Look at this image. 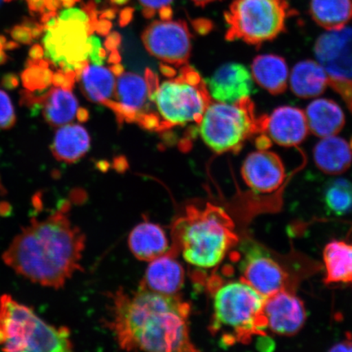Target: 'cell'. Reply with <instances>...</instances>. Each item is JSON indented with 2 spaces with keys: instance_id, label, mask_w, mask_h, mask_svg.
<instances>
[{
  "instance_id": "1",
  "label": "cell",
  "mask_w": 352,
  "mask_h": 352,
  "mask_svg": "<svg viewBox=\"0 0 352 352\" xmlns=\"http://www.w3.org/2000/svg\"><path fill=\"white\" fill-rule=\"evenodd\" d=\"M107 325L120 349L154 352L196 351L190 337L191 306L179 294L167 296L140 285L111 294Z\"/></svg>"
},
{
  "instance_id": "2",
  "label": "cell",
  "mask_w": 352,
  "mask_h": 352,
  "mask_svg": "<svg viewBox=\"0 0 352 352\" xmlns=\"http://www.w3.org/2000/svg\"><path fill=\"white\" fill-rule=\"evenodd\" d=\"M70 201L60 202L46 218H33L3 254L17 274L58 289L82 270L86 236L69 217Z\"/></svg>"
},
{
  "instance_id": "3",
  "label": "cell",
  "mask_w": 352,
  "mask_h": 352,
  "mask_svg": "<svg viewBox=\"0 0 352 352\" xmlns=\"http://www.w3.org/2000/svg\"><path fill=\"white\" fill-rule=\"evenodd\" d=\"M171 240L168 253L175 257L182 254L193 267L211 270L223 262L239 236L226 211L208 204L204 208L188 206L186 214L173 223Z\"/></svg>"
},
{
  "instance_id": "4",
  "label": "cell",
  "mask_w": 352,
  "mask_h": 352,
  "mask_svg": "<svg viewBox=\"0 0 352 352\" xmlns=\"http://www.w3.org/2000/svg\"><path fill=\"white\" fill-rule=\"evenodd\" d=\"M264 297L243 281L220 286L214 294L210 331L220 337L222 346L249 343L254 336H266Z\"/></svg>"
},
{
  "instance_id": "5",
  "label": "cell",
  "mask_w": 352,
  "mask_h": 352,
  "mask_svg": "<svg viewBox=\"0 0 352 352\" xmlns=\"http://www.w3.org/2000/svg\"><path fill=\"white\" fill-rule=\"evenodd\" d=\"M0 346L6 351L43 352L72 351L74 346L68 328L47 324L8 294L0 298Z\"/></svg>"
},
{
  "instance_id": "6",
  "label": "cell",
  "mask_w": 352,
  "mask_h": 352,
  "mask_svg": "<svg viewBox=\"0 0 352 352\" xmlns=\"http://www.w3.org/2000/svg\"><path fill=\"white\" fill-rule=\"evenodd\" d=\"M267 116H257L250 98L232 104L212 101L199 123L202 140L215 153H239L248 140L265 133Z\"/></svg>"
},
{
  "instance_id": "7",
  "label": "cell",
  "mask_w": 352,
  "mask_h": 352,
  "mask_svg": "<svg viewBox=\"0 0 352 352\" xmlns=\"http://www.w3.org/2000/svg\"><path fill=\"white\" fill-rule=\"evenodd\" d=\"M152 90L151 102L156 105L160 121L158 130L184 125L199 124L202 116L212 102L208 85L195 69L184 66L178 77L158 85L153 72H148Z\"/></svg>"
},
{
  "instance_id": "8",
  "label": "cell",
  "mask_w": 352,
  "mask_h": 352,
  "mask_svg": "<svg viewBox=\"0 0 352 352\" xmlns=\"http://www.w3.org/2000/svg\"><path fill=\"white\" fill-rule=\"evenodd\" d=\"M296 15L287 0H233L224 13L226 38L258 48L286 32V22Z\"/></svg>"
},
{
  "instance_id": "9",
  "label": "cell",
  "mask_w": 352,
  "mask_h": 352,
  "mask_svg": "<svg viewBox=\"0 0 352 352\" xmlns=\"http://www.w3.org/2000/svg\"><path fill=\"white\" fill-rule=\"evenodd\" d=\"M56 12L43 24L44 55L61 72L78 73L88 64V37L94 26L78 21H61Z\"/></svg>"
},
{
  "instance_id": "10",
  "label": "cell",
  "mask_w": 352,
  "mask_h": 352,
  "mask_svg": "<svg viewBox=\"0 0 352 352\" xmlns=\"http://www.w3.org/2000/svg\"><path fill=\"white\" fill-rule=\"evenodd\" d=\"M316 61L327 74L329 86L336 91L352 113V28L330 30L316 39Z\"/></svg>"
},
{
  "instance_id": "11",
  "label": "cell",
  "mask_w": 352,
  "mask_h": 352,
  "mask_svg": "<svg viewBox=\"0 0 352 352\" xmlns=\"http://www.w3.org/2000/svg\"><path fill=\"white\" fill-rule=\"evenodd\" d=\"M145 50L164 63L186 65L192 50V35L186 21L162 20L152 22L142 34Z\"/></svg>"
},
{
  "instance_id": "12",
  "label": "cell",
  "mask_w": 352,
  "mask_h": 352,
  "mask_svg": "<svg viewBox=\"0 0 352 352\" xmlns=\"http://www.w3.org/2000/svg\"><path fill=\"white\" fill-rule=\"evenodd\" d=\"M241 281L264 298L285 289L287 274L283 267L258 248L245 254L240 267Z\"/></svg>"
},
{
  "instance_id": "13",
  "label": "cell",
  "mask_w": 352,
  "mask_h": 352,
  "mask_svg": "<svg viewBox=\"0 0 352 352\" xmlns=\"http://www.w3.org/2000/svg\"><path fill=\"white\" fill-rule=\"evenodd\" d=\"M263 315L267 329L281 336H296L307 320L305 303L286 289L264 298Z\"/></svg>"
},
{
  "instance_id": "14",
  "label": "cell",
  "mask_w": 352,
  "mask_h": 352,
  "mask_svg": "<svg viewBox=\"0 0 352 352\" xmlns=\"http://www.w3.org/2000/svg\"><path fill=\"white\" fill-rule=\"evenodd\" d=\"M241 175L246 186L256 193L276 191L287 176L278 154L268 149L250 153L242 164Z\"/></svg>"
},
{
  "instance_id": "15",
  "label": "cell",
  "mask_w": 352,
  "mask_h": 352,
  "mask_svg": "<svg viewBox=\"0 0 352 352\" xmlns=\"http://www.w3.org/2000/svg\"><path fill=\"white\" fill-rule=\"evenodd\" d=\"M152 85L149 76L122 72L116 79V95L111 109L127 122L138 121L151 102Z\"/></svg>"
},
{
  "instance_id": "16",
  "label": "cell",
  "mask_w": 352,
  "mask_h": 352,
  "mask_svg": "<svg viewBox=\"0 0 352 352\" xmlns=\"http://www.w3.org/2000/svg\"><path fill=\"white\" fill-rule=\"evenodd\" d=\"M206 85L211 99L218 102L232 104L250 98L254 92L252 73L244 65L236 63L220 66Z\"/></svg>"
},
{
  "instance_id": "17",
  "label": "cell",
  "mask_w": 352,
  "mask_h": 352,
  "mask_svg": "<svg viewBox=\"0 0 352 352\" xmlns=\"http://www.w3.org/2000/svg\"><path fill=\"white\" fill-rule=\"evenodd\" d=\"M265 133L280 146L297 148L309 133L306 114L289 105L276 108L267 116Z\"/></svg>"
},
{
  "instance_id": "18",
  "label": "cell",
  "mask_w": 352,
  "mask_h": 352,
  "mask_svg": "<svg viewBox=\"0 0 352 352\" xmlns=\"http://www.w3.org/2000/svg\"><path fill=\"white\" fill-rule=\"evenodd\" d=\"M184 280L183 266L173 254L167 252L149 262L140 285L153 292L174 296L183 288Z\"/></svg>"
},
{
  "instance_id": "19",
  "label": "cell",
  "mask_w": 352,
  "mask_h": 352,
  "mask_svg": "<svg viewBox=\"0 0 352 352\" xmlns=\"http://www.w3.org/2000/svg\"><path fill=\"white\" fill-rule=\"evenodd\" d=\"M129 248L140 261L151 262L169 252L168 239L164 228L151 222H142L129 235Z\"/></svg>"
},
{
  "instance_id": "20",
  "label": "cell",
  "mask_w": 352,
  "mask_h": 352,
  "mask_svg": "<svg viewBox=\"0 0 352 352\" xmlns=\"http://www.w3.org/2000/svg\"><path fill=\"white\" fill-rule=\"evenodd\" d=\"M305 114L309 131L320 138L336 135L345 126L344 112L336 101L330 99L311 101Z\"/></svg>"
},
{
  "instance_id": "21",
  "label": "cell",
  "mask_w": 352,
  "mask_h": 352,
  "mask_svg": "<svg viewBox=\"0 0 352 352\" xmlns=\"http://www.w3.org/2000/svg\"><path fill=\"white\" fill-rule=\"evenodd\" d=\"M316 166L329 175L345 173L352 164V151L344 139L336 135L320 140L314 149Z\"/></svg>"
},
{
  "instance_id": "22",
  "label": "cell",
  "mask_w": 352,
  "mask_h": 352,
  "mask_svg": "<svg viewBox=\"0 0 352 352\" xmlns=\"http://www.w3.org/2000/svg\"><path fill=\"white\" fill-rule=\"evenodd\" d=\"M252 76L255 82L272 95L284 94L289 82V68L284 57L262 54L254 57Z\"/></svg>"
},
{
  "instance_id": "23",
  "label": "cell",
  "mask_w": 352,
  "mask_h": 352,
  "mask_svg": "<svg viewBox=\"0 0 352 352\" xmlns=\"http://www.w3.org/2000/svg\"><path fill=\"white\" fill-rule=\"evenodd\" d=\"M83 94L92 102L111 109L116 95V78L111 69L88 63L78 73Z\"/></svg>"
},
{
  "instance_id": "24",
  "label": "cell",
  "mask_w": 352,
  "mask_h": 352,
  "mask_svg": "<svg viewBox=\"0 0 352 352\" xmlns=\"http://www.w3.org/2000/svg\"><path fill=\"white\" fill-rule=\"evenodd\" d=\"M289 80L293 94L302 99L318 98L329 86L322 66L310 59L299 61L294 65Z\"/></svg>"
},
{
  "instance_id": "25",
  "label": "cell",
  "mask_w": 352,
  "mask_h": 352,
  "mask_svg": "<svg viewBox=\"0 0 352 352\" xmlns=\"http://www.w3.org/2000/svg\"><path fill=\"white\" fill-rule=\"evenodd\" d=\"M90 145V135L85 127L68 123L56 132L51 149L57 160L74 164L85 156Z\"/></svg>"
},
{
  "instance_id": "26",
  "label": "cell",
  "mask_w": 352,
  "mask_h": 352,
  "mask_svg": "<svg viewBox=\"0 0 352 352\" xmlns=\"http://www.w3.org/2000/svg\"><path fill=\"white\" fill-rule=\"evenodd\" d=\"M44 120L52 126L68 124L77 116L78 102L72 89L56 87L44 94L42 104Z\"/></svg>"
},
{
  "instance_id": "27",
  "label": "cell",
  "mask_w": 352,
  "mask_h": 352,
  "mask_svg": "<svg viewBox=\"0 0 352 352\" xmlns=\"http://www.w3.org/2000/svg\"><path fill=\"white\" fill-rule=\"evenodd\" d=\"M327 284L352 283V244L333 241L323 252Z\"/></svg>"
},
{
  "instance_id": "28",
  "label": "cell",
  "mask_w": 352,
  "mask_h": 352,
  "mask_svg": "<svg viewBox=\"0 0 352 352\" xmlns=\"http://www.w3.org/2000/svg\"><path fill=\"white\" fill-rule=\"evenodd\" d=\"M309 13L327 32L341 30L352 20V0H310Z\"/></svg>"
},
{
  "instance_id": "29",
  "label": "cell",
  "mask_w": 352,
  "mask_h": 352,
  "mask_svg": "<svg viewBox=\"0 0 352 352\" xmlns=\"http://www.w3.org/2000/svg\"><path fill=\"white\" fill-rule=\"evenodd\" d=\"M324 201L334 214L343 215L352 211V183L346 179H330L325 186Z\"/></svg>"
},
{
  "instance_id": "30",
  "label": "cell",
  "mask_w": 352,
  "mask_h": 352,
  "mask_svg": "<svg viewBox=\"0 0 352 352\" xmlns=\"http://www.w3.org/2000/svg\"><path fill=\"white\" fill-rule=\"evenodd\" d=\"M50 61L45 59L28 58L25 69L21 74V80L25 89L30 91H43L52 85V74Z\"/></svg>"
},
{
  "instance_id": "31",
  "label": "cell",
  "mask_w": 352,
  "mask_h": 352,
  "mask_svg": "<svg viewBox=\"0 0 352 352\" xmlns=\"http://www.w3.org/2000/svg\"><path fill=\"white\" fill-rule=\"evenodd\" d=\"M16 122L15 109L11 99L6 91L0 90V129H11Z\"/></svg>"
},
{
  "instance_id": "32",
  "label": "cell",
  "mask_w": 352,
  "mask_h": 352,
  "mask_svg": "<svg viewBox=\"0 0 352 352\" xmlns=\"http://www.w3.org/2000/svg\"><path fill=\"white\" fill-rule=\"evenodd\" d=\"M88 43H89V54L88 60L91 64L102 65L104 64L105 52L101 47L100 38L95 35H89L88 37Z\"/></svg>"
},
{
  "instance_id": "33",
  "label": "cell",
  "mask_w": 352,
  "mask_h": 352,
  "mask_svg": "<svg viewBox=\"0 0 352 352\" xmlns=\"http://www.w3.org/2000/svg\"><path fill=\"white\" fill-rule=\"evenodd\" d=\"M10 34L13 41L25 45H30L34 41L32 30L23 24L13 26Z\"/></svg>"
},
{
  "instance_id": "34",
  "label": "cell",
  "mask_w": 352,
  "mask_h": 352,
  "mask_svg": "<svg viewBox=\"0 0 352 352\" xmlns=\"http://www.w3.org/2000/svg\"><path fill=\"white\" fill-rule=\"evenodd\" d=\"M173 0H139V2L144 7L143 13L147 19H151L157 10L161 8L168 6Z\"/></svg>"
},
{
  "instance_id": "35",
  "label": "cell",
  "mask_w": 352,
  "mask_h": 352,
  "mask_svg": "<svg viewBox=\"0 0 352 352\" xmlns=\"http://www.w3.org/2000/svg\"><path fill=\"white\" fill-rule=\"evenodd\" d=\"M0 85L7 90L16 89L20 85V78L16 74L8 73L3 76Z\"/></svg>"
},
{
  "instance_id": "36",
  "label": "cell",
  "mask_w": 352,
  "mask_h": 352,
  "mask_svg": "<svg viewBox=\"0 0 352 352\" xmlns=\"http://www.w3.org/2000/svg\"><path fill=\"white\" fill-rule=\"evenodd\" d=\"M253 140L258 151H267L272 146V140L266 133L255 135Z\"/></svg>"
},
{
  "instance_id": "37",
  "label": "cell",
  "mask_w": 352,
  "mask_h": 352,
  "mask_svg": "<svg viewBox=\"0 0 352 352\" xmlns=\"http://www.w3.org/2000/svg\"><path fill=\"white\" fill-rule=\"evenodd\" d=\"M30 12L43 13L45 12V0H26Z\"/></svg>"
},
{
  "instance_id": "38",
  "label": "cell",
  "mask_w": 352,
  "mask_h": 352,
  "mask_svg": "<svg viewBox=\"0 0 352 352\" xmlns=\"http://www.w3.org/2000/svg\"><path fill=\"white\" fill-rule=\"evenodd\" d=\"M329 351L332 352H352V340L351 338H347V340L336 343L334 344Z\"/></svg>"
},
{
  "instance_id": "39",
  "label": "cell",
  "mask_w": 352,
  "mask_h": 352,
  "mask_svg": "<svg viewBox=\"0 0 352 352\" xmlns=\"http://www.w3.org/2000/svg\"><path fill=\"white\" fill-rule=\"evenodd\" d=\"M44 48L41 44H34L29 51V58L38 60L43 58Z\"/></svg>"
},
{
  "instance_id": "40",
  "label": "cell",
  "mask_w": 352,
  "mask_h": 352,
  "mask_svg": "<svg viewBox=\"0 0 352 352\" xmlns=\"http://www.w3.org/2000/svg\"><path fill=\"white\" fill-rule=\"evenodd\" d=\"M134 10L131 8H126L121 12L120 23L122 25L129 24L133 16Z\"/></svg>"
},
{
  "instance_id": "41",
  "label": "cell",
  "mask_w": 352,
  "mask_h": 352,
  "mask_svg": "<svg viewBox=\"0 0 352 352\" xmlns=\"http://www.w3.org/2000/svg\"><path fill=\"white\" fill-rule=\"evenodd\" d=\"M110 28H111V23L108 20L101 19L96 22V30L101 34H107Z\"/></svg>"
},
{
  "instance_id": "42",
  "label": "cell",
  "mask_w": 352,
  "mask_h": 352,
  "mask_svg": "<svg viewBox=\"0 0 352 352\" xmlns=\"http://www.w3.org/2000/svg\"><path fill=\"white\" fill-rule=\"evenodd\" d=\"M195 28L200 32H204L205 30H209L211 28L210 22L208 20H197L195 23Z\"/></svg>"
},
{
  "instance_id": "43",
  "label": "cell",
  "mask_w": 352,
  "mask_h": 352,
  "mask_svg": "<svg viewBox=\"0 0 352 352\" xmlns=\"http://www.w3.org/2000/svg\"><path fill=\"white\" fill-rule=\"evenodd\" d=\"M173 12L171 8L168 6L162 7L160 10V15L162 20H170L173 17Z\"/></svg>"
},
{
  "instance_id": "44",
  "label": "cell",
  "mask_w": 352,
  "mask_h": 352,
  "mask_svg": "<svg viewBox=\"0 0 352 352\" xmlns=\"http://www.w3.org/2000/svg\"><path fill=\"white\" fill-rule=\"evenodd\" d=\"M61 6L59 0H45L46 10L56 12Z\"/></svg>"
},
{
  "instance_id": "45",
  "label": "cell",
  "mask_w": 352,
  "mask_h": 352,
  "mask_svg": "<svg viewBox=\"0 0 352 352\" xmlns=\"http://www.w3.org/2000/svg\"><path fill=\"white\" fill-rule=\"evenodd\" d=\"M20 47L19 43L16 41H7L4 50L12 51Z\"/></svg>"
},
{
  "instance_id": "46",
  "label": "cell",
  "mask_w": 352,
  "mask_h": 352,
  "mask_svg": "<svg viewBox=\"0 0 352 352\" xmlns=\"http://www.w3.org/2000/svg\"><path fill=\"white\" fill-rule=\"evenodd\" d=\"M116 10H108L105 12H104V13H102V14H101V19H113L114 16H116Z\"/></svg>"
},
{
  "instance_id": "47",
  "label": "cell",
  "mask_w": 352,
  "mask_h": 352,
  "mask_svg": "<svg viewBox=\"0 0 352 352\" xmlns=\"http://www.w3.org/2000/svg\"><path fill=\"white\" fill-rule=\"evenodd\" d=\"M61 6L66 8H72L76 4L77 2L80 1V0H59Z\"/></svg>"
},
{
  "instance_id": "48",
  "label": "cell",
  "mask_w": 352,
  "mask_h": 352,
  "mask_svg": "<svg viewBox=\"0 0 352 352\" xmlns=\"http://www.w3.org/2000/svg\"><path fill=\"white\" fill-rule=\"evenodd\" d=\"M192 1L197 6L205 7L208 6V3L218 1V0H192Z\"/></svg>"
},
{
  "instance_id": "49",
  "label": "cell",
  "mask_w": 352,
  "mask_h": 352,
  "mask_svg": "<svg viewBox=\"0 0 352 352\" xmlns=\"http://www.w3.org/2000/svg\"><path fill=\"white\" fill-rule=\"evenodd\" d=\"M8 60V56L6 54L2 48H0V65H3L7 63Z\"/></svg>"
},
{
  "instance_id": "50",
  "label": "cell",
  "mask_w": 352,
  "mask_h": 352,
  "mask_svg": "<svg viewBox=\"0 0 352 352\" xmlns=\"http://www.w3.org/2000/svg\"><path fill=\"white\" fill-rule=\"evenodd\" d=\"M110 1H111L114 4H116V6H122L129 3V0H110Z\"/></svg>"
},
{
  "instance_id": "51",
  "label": "cell",
  "mask_w": 352,
  "mask_h": 352,
  "mask_svg": "<svg viewBox=\"0 0 352 352\" xmlns=\"http://www.w3.org/2000/svg\"><path fill=\"white\" fill-rule=\"evenodd\" d=\"M7 41L6 37H4L3 35H0V48L4 50Z\"/></svg>"
},
{
  "instance_id": "52",
  "label": "cell",
  "mask_w": 352,
  "mask_h": 352,
  "mask_svg": "<svg viewBox=\"0 0 352 352\" xmlns=\"http://www.w3.org/2000/svg\"><path fill=\"white\" fill-rule=\"evenodd\" d=\"M2 192H6V188L3 186L1 179H0V195H1Z\"/></svg>"
},
{
  "instance_id": "53",
  "label": "cell",
  "mask_w": 352,
  "mask_h": 352,
  "mask_svg": "<svg viewBox=\"0 0 352 352\" xmlns=\"http://www.w3.org/2000/svg\"><path fill=\"white\" fill-rule=\"evenodd\" d=\"M350 144V147H351V151H352V138H351V142H350V144Z\"/></svg>"
},
{
  "instance_id": "54",
  "label": "cell",
  "mask_w": 352,
  "mask_h": 352,
  "mask_svg": "<svg viewBox=\"0 0 352 352\" xmlns=\"http://www.w3.org/2000/svg\"><path fill=\"white\" fill-rule=\"evenodd\" d=\"M3 1V0H0V6H1Z\"/></svg>"
},
{
  "instance_id": "55",
  "label": "cell",
  "mask_w": 352,
  "mask_h": 352,
  "mask_svg": "<svg viewBox=\"0 0 352 352\" xmlns=\"http://www.w3.org/2000/svg\"><path fill=\"white\" fill-rule=\"evenodd\" d=\"M6 1H11V0H6Z\"/></svg>"
}]
</instances>
